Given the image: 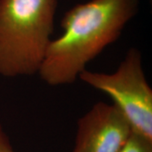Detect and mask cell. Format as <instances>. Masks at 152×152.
<instances>
[{"label": "cell", "mask_w": 152, "mask_h": 152, "mask_svg": "<svg viewBox=\"0 0 152 152\" xmlns=\"http://www.w3.org/2000/svg\"><path fill=\"white\" fill-rule=\"evenodd\" d=\"M79 78L112 99L129 124L132 132L152 140V90L144 73L139 49L128 50L113 73L85 69Z\"/></svg>", "instance_id": "3"}, {"label": "cell", "mask_w": 152, "mask_h": 152, "mask_svg": "<svg viewBox=\"0 0 152 152\" xmlns=\"http://www.w3.org/2000/svg\"><path fill=\"white\" fill-rule=\"evenodd\" d=\"M132 133L114 104L98 102L78 121L73 152H118Z\"/></svg>", "instance_id": "4"}, {"label": "cell", "mask_w": 152, "mask_h": 152, "mask_svg": "<svg viewBox=\"0 0 152 152\" xmlns=\"http://www.w3.org/2000/svg\"><path fill=\"white\" fill-rule=\"evenodd\" d=\"M0 152H15L11 145L8 136L0 125Z\"/></svg>", "instance_id": "6"}, {"label": "cell", "mask_w": 152, "mask_h": 152, "mask_svg": "<svg viewBox=\"0 0 152 152\" xmlns=\"http://www.w3.org/2000/svg\"><path fill=\"white\" fill-rule=\"evenodd\" d=\"M118 152H152V140L132 132Z\"/></svg>", "instance_id": "5"}, {"label": "cell", "mask_w": 152, "mask_h": 152, "mask_svg": "<svg viewBox=\"0 0 152 152\" xmlns=\"http://www.w3.org/2000/svg\"><path fill=\"white\" fill-rule=\"evenodd\" d=\"M139 0H90L74 6L61 21L38 75L51 86L70 85L86 65L120 37L135 16Z\"/></svg>", "instance_id": "1"}, {"label": "cell", "mask_w": 152, "mask_h": 152, "mask_svg": "<svg viewBox=\"0 0 152 152\" xmlns=\"http://www.w3.org/2000/svg\"><path fill=\"white\" fill-rule=\"evenodd\" d=\"M58 0H0V75L38 74L52 42Z\"/></svg>", "instance_id": "2"}]
</instances>
